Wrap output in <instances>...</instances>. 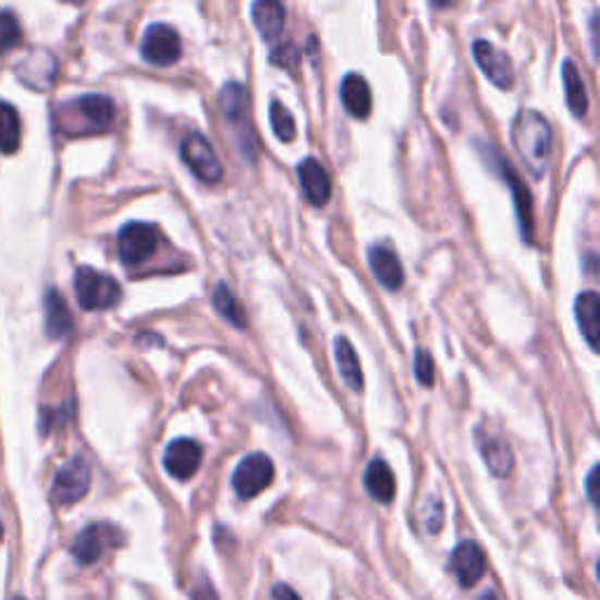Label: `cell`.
Masks as SVG:
<instances>
[{
	"instance_id": "1",
	"label": "cell",
	"mask_w": 600,
	"mask_h": 600,
	"mask_svg": "<svg viewBox=\"0 0 600 600\" xmlns=\"http://www.w3.org/2000/svg\"><path fill=\"white\" fill-rule=\"evenodd\" d=\"M512 144L528 172L535 179H542L553 144L549 120L537 111H521L512 122Z\"/></svg>"
},
{
	"instance_id": "2",
	"label": "cell",
	"mask_w": 600,
	"mask_h": 600,
	"mask_svg": "<svg viewBox=\"0 0 600 600\" xmlns=\"http://www.w3.org/2000/svg\"><path fill=\"white\" fill-rule=\"evenodd\" d=\"M221 111L225 122L233 127L237 136L242 156H246V160L254 162L258 144H256V134L249 118V97H246V89L240 83H228L221 89Z\"/></svg>"
},
{
	"instance_id": "3",
	"label": "cell",
	"mask_w": 600,
	"mask_h": 600,
	"mask_svg": "<svg viewBox=\"0 0 600 600\" xmlns=\"http://www.w3.org/2000/svg\"><path fill=\"white\" fill-rule=\"evenodd\" d=\"M75 296L83 310H109L122 298V289L111 274L95 268H78L75 272Z\"/></svg>"
},
{
	"instance_id": "4",
	"label": "cell",
	"mask_w": 600,
	"mask_h": 600,
	"mask_svg": "<svg viewBox=\"0 0 600 600\" xmlns=\"http://www.w3.org/2000/svg\"><path fill=\"white\" fill-rule=\"evenodd\" d=\"M160 246V230L150 223L132 221L120 230L118 256L125 266H142L150 256H156Z\"/></svg>"
},
{
	"instance_id": "5",
	"label": "cell",
	"mask_w": 600,
	"mask_h": 600,
	"mask_svg": "<svg viewBox=\"0 0 600 600\" xmlns=\"http://www.w3.org/2000/svg\"><path fill=\"white\" fill-rule=\"evenodd\" d=\"M181 160L191 167V172L205 183H219L223 179V164L217 150L203 134L191 132L181 142Z\"/></svg>"
},
{
	"instance_id": "6",
	"label": "cell",
	"mask_w": 600,
	"mask_h": 600,
	"mask_svg": "<svg viewBox=\"0 0 600 600\" xmlns=\"http://www.w3.org/2000/svg\"><path fill=\"white\" fill-rule=\"evenodd\" d=\"M274 479L272 460L264 453L246 455L233 474V488L242 500H252L264 492Z\"/></svg>"
},
{
	"instance_id": "7",
	"label": "cell",
	"mask_w": 600,
	"mask_h": 600,
	"mask_svg": "<svg viewBox=\"0 0 600 600\" xmlns=\"http://www.w3.org/2000/svg\"><path fill=\"white\" fill-rule=\"evenodd\" d=\"M91 486V469L87 465L85 457H71L66 465H61V469L54 476V486H52V495L59 504H75L81 502Z\"/></svg>"
},
{
	"instance_id": "8",
	"label": "cell",
	"mask_w": 600,
	"mask_h": 600,
	"mask_svg": "<svg viewBox=\"0 0 600 600\" xmlns=\"http://www.w3.org/2000/svg\"><path fill=\"white\" fill-rule=\"evenodd\" d=\"M183 52L181 36L176 34V28L167 26V24H152L144 34L142 40V54L152 66H169L179 61Z\"/></svg>"
},
{
	"instance_id": "9",
	"label": "cell",
	"mask_w": 600,
	"mask_h": 600,
	"mask_svg": "<svg viewBox=\"0 0 600 600\" xmlns=\"http://www.w3.org/2000/svg\"><path fill=\"white\" fill-rule=\"evenodd\" d=\"M203 465V445L195 439H174L164 451V469L176 481H188Z\"/></svg>"
},
{
	"instance_id": "10",
	"label": "cell",
	"mask_w": 600,
	"mask_h": 600,
	"mask_svg": "<svg viewBox=\"0 0 600 600\" xmlns=\"http://www.w3.org/2000/svg\"><path fill=\"white\" fill-rule=\"evenodd\" d=\"M472 50H474L476 66H479L486 73V78L492 85L500 87V89H510L514 85L512 61L502 50H498L495 45L488 42V40H476Z\"/></svg>"
},
{
	"instance_id": "11",
	"label": "cell",
	"mask_w": 600,
	"mask_h": 600,
	"mask_svg": "<svg viewBox=\"0 0 600 600\" xmlns=\"http://www.w3.org/2000/svg\"><path fill=\"white\" fill-rule=\"evenodd\" d=\"M118 535L120 532L113 526H109V523H91V526H87L78 537H75V542L71 547L75 561L81 565L97 563L103 556L106 547L115 544Z\"/></svg>"
},
{
	"instance_id": "12",
	"label": "cell",
	"mask_w": 600,
	"mask_h": 600,
	"mask_svg": "<svg viewBox=\"0 0 600 600\" xmlns=\"http://www.w3.org/2000/svg\"><path fill=\"white\" fill-rule=\"evenodd\" d=\"M451 573L460 581V587H465V589L474 587V584L486 575L483 549L472 540L460 542L455 547V551L451 553Z\"/></svg>"
},
{
	"instance_id": "13",
	"label": "cell",
	"mask_w": 600,
	"mask_h": 600,
	"mask_svg": "<svg viewBox=\"0 0 600 600\" xmlns=\"http://www.w3.org/2000/svg\"><path fill=\"white\" fill-rule=\"evenodd\" d=\"M71 109L85 122L83 132H106L115 120V103L103 95H87L75 99Z\"/></svg>"
},
{
	"instance_id": "14",
	"label": "cell",
	"mask_w": 600,
	"mask_h": 600,
	"mask_svg": "<svg viewBox=\"0 0 600 600\" xmlns=\"http://www.w3.org/2000/svg\"><path fill=\"white\" fill-rule=\"evenodd\" d=\"M298 179L303 193L307 197V203L315 207H325L331 199V179L327 174V169L321 167L315 158H305L298 164Z\"/></svg>"
},
{
	"instance_id": "15",
	"label": "cell",
	"mask_w": 600,
	"mask_h": 600,
	"mask_svg": "<svg viewBox=\"0 0 600 600\" xmlns=\"http://www.w3.org/2000/svg\"><path fill=\"white\" fill-rule=\"evenodd\" d=\"M368 264L376 274V280L390 291L402 289L404 284V268L399 264V256L390 249V246H374L368 249Z\"/></svg>"
},
{
	"instance_id": "16",
	"label": "cell",
	"mask_w": 600,
	"mask_h": 600,
	"mask_svg": "<svg viewBox=\"0 0 600 600\" xmlns=\"http://www.w3.org/2000/svg\"><path fill=\"white\" fill-rule=\"evenodd\" d=\"M341 99H343V106L345 111L352 115V118H368V113H371L374 109V97H371V87H368V83L364 81V75L359 73H347L343 78V85H341Z\"/></svg>"
},
{
	"instance_id": "17",
	"label": "cell",
	"mask_w": 600,
	"mask_h": 600,
	"mask_svg": "<svg viewBox=\"0 0 600 600\" xmlns=\"http://www.w3.org/2000/svg\"><path fill=\"white\" fill-rule=\"evenodd\" d=\"M476 439H479V449H481V455L486 460L488 469L495 474V476H506L512 472L514 467V453L510 449V443H506L500 434H492V432H483V429H479V434H476Z\"/></svg>"
},
{
	"instance_id": "18",
	"label": "cell",
	"mask_w": 600,
	"mask_h": 600,
	"mask_svg": "<svg viewBox=\"0 0 600 600\" xmlns=\"http://www.w3.org/2000/svg\"><path fill=\"white\" fill-rule=\"evenodd\" d=\"M364 486L368 490V495H371L380 504H390L394 500V492H396L394 474H392L390 465L380 457L368 463L366 474H364Z\"/></svg>"
},
{
	"instance_id": "19",
	"label": "cell",
	"mask_w": 600,
	"mask_h": 600,
	"mask_svg": "<svg viewBox=\"0 0 600 600\" xmlns=\"http://www.w3.org/2000/svg\"><path fill=\"white\" fill-rule=\"evenodd\" d=\"M252 17L264 40L272 42L282 36L284 17H286V10L282 3H277V0H258V3H254L252 8Z\"/></svg>"
},
{
	"instance_id": "20",
	"label": "cell",
	"mask_w": 600,
	"mask_h": 600,
	"mask_svg": "<svg viewBox=\"0 0 600 600\" xmlns=\"http://www.w3.org/2000/svg\"><path fill=\"white\" fill-rule=\"evenodd\" d=\"M45 331H48L50 338H66L73 331L69 305L54 289L45 294Z\"/></svg>"
},
{
	"instance_id": "21",
	"label": "cell",
	"mask_w": 600,
	"mask_h": 600,
	"mask_svg": "<svg viewBox=\"0 0 600 600\" xmlns=\"http://www.w3.org/2000/svg\"><path fill=\"white\" fill-rule=\"evenodd\" d=\"M333 350H335L338 374H341L343 382L347 384L352 392H362L364 390V374H362V366H359L355 347H352V343L347 341V338H338Z\"/></svg>"
},
{
	"instance_id": "22",
	"label": "cell",
	"mask_w": 600,
	"mask_h": 600,
	"mask_svg": "<svg viewBox=\"0 0 600 600\" xmlns=\"http://www.w3.org/2000/svg\"><path fill=\"white\" fill-rule=\"evenodd\" d=\"M20 73H22V81L26 85L36 87V89H48L54 83L57 61L50 52H40V54L28 57L20 66Z\"/></svg>"
},
{
	"instance_id": "23",
	"label": "cell",
	"mask_w": 600,
	"mask_h": 600,
	"mask_svg": "<svg viewBox=\"0 0 600 600\" xmlns=\"http://www.w3.org/2000/svg\"><path fill=\"white\" fill-rule=\"evenodd\" d=\"M500 167L504 169V179L512 183V191H514V203H516V213H518V223H521V235L523 240H532V197L530 193L523 188V183L521 179L512 172V167L510 162H504L500 160Z\"/></svg>"
},
{
	"instance_id": "24",
	"label": "cell",
	"mask_w": 600,
	"mask_h": 600,
	"mask_svg": "<svg viewBox=\"0 0 600 600\" xmlns=\"http://www.w3.org/2000/svg\"><path fill=\"white\" fill-rule=\"evenodd\" d=\"M575 315H577L581 335L587 338L589 347L598 350V294L596 291H584V294L577 296Z\"/></svg>"
},
{
	"instance_id": "25",
	"label": "cell",
	"mask_w": 600,
	"mask_h": 600,
	"mask_svg": "<svg viewBox=\"0 0 600 600\" xmlns=\"http://www.w3.org/2000/svg\"><path fill=\"white\" fill-rule=\"evenodd\" d=\"M563 85H565V99L575 118H584L589 111V97L587 87H584L581 75L575 66V61H565L563 64Z\"/></svg>"
},
{
	"instance_id": "26",
	"label": "cell",
	"mask_w": 600,
	"mask_h": 600,
	"mask_svg": "<svg viewBox=\"0 0 600 600\" xmlns=\"http://www.w3.org/2000/svg\"><path fill=\"white\" fill-rule=\"evenodd\" d=\"M211 303H213V310H217L225 321H230V325L237 327V329L246 327L244 307L237 303L235 294H233V291H230V286L225 282L217 284V289H213Z\"/></svg>"
},
{
	"instance_id": "27",
	"label": "cell",
	"mask_w": 600,
	"mask_h": 600,
	"mask_svg": "<svg viewBox=\"0 0 600 600\" xmlns=\"http://www.w3.org/2000/svg\"><path fill=\"white\" fill-rule=\"evenodd\" d=\"M22 144V122L14 106L0 101V152H14Z\"/></svg>"
},
{
	"instance_id": "28",
	"label": "cell",
	"mask_w": 600,
	"mask_h": 600,
	"mask_svg": "<svg viewBox=\"0 0 600 600\" xmlns=\"http://www.w3.org/2000/svg\"><path fill=\"white\" fill-rule=\"evenodd\" d=\"M270 125L277 138H282V142H294L296 138V120L280 101H272L270 106Z\"/></svg>"
},
{
	"instance_id": "29",
	"label": "cell",
	"mask_w": 600,
	"mask_h": 600,
	"mask_svg": "<svg viewBox=\"0 0 600 600\" xmlns=\"http://www.w3.org/2000/svg\"><path fill=\"white\" fill-rule=\"evenodd\" d=\"M22 38V28L17 17L12 12H0V57H3L8 50H12L14 45Z\"/></svg>"
},
{
	"instance_id": "30",
	"label": "cell",
	"mask_w": 600,
	"mask_h": 600,
	"mask_svg": "<svg viewBox=\"0 0 600 600\" xmlns=\"http://www.w3.org/2000/svg\"><path fill=\"white\" fill-rule=\"evenodd\" d=\"M413 371H415V378H418V382L423 384V388H432V384H434V362H432V357H429L427 350L420 347L418 352H415Z\"/></svg>"
},
{
	"instance_id": "31",
	"label": "cell",
	"mask_w": 600,
	"mask_h": 600,
	"mask_svg": "<svg viewBox=\"0 0 600 600\" xmlns=\"http://www.w3.org/2000/svg\"><path fill=\"white\" fill-rule=\"evenodd\" d=\"M270 61L277 66H286V69H296L298 61H301V52L294 42H284L282 48L272 50L270 54Z\"/></svg>"
},
{
	"instance_id": "32",
	"label": "cell",
	"mask_w": 600,
	"mask_h": 600,
	"mask_svg": "<svg viewBox=\"0 0 600 600\" xmlns=\"http://www.w3.org/2000/svg\"><path fill=\"white\" fill-rule=\"evenodd\" d=\"M425 526H427L429 532H439L441 530V526H443V504H441V500H437V504H434V514L427 510Z\"/></svg>"
},
{
	"instance_id": "33",
	"label": "cell",
	"mask_w": 600,
	"mask_h": 600,
	"mask_svg": "<svg viewBox=\"0 0 600 600\" xmlns=\"http://www.w3.org/2000/svg\"><path fill=\"white\" fill-rule=\"evenodd\" d=\"M272 600H301V598L294 589L286 587V584H277L272 589Z\"/></svg>"
},
{
	"instance_id": "34",
	"label": "cell",
	"mask_w": 600,
	"mask_h": 600,
	"mask_svg": "<svg viewBox=\"0 0 600 600\" xmlns=\"http://www.w3.org/2000/svg\"><path fill=\"white\" fill-rule=\"evenodd\" d=\"M596 476H598V467H593L587 476V492H589V500L596 504Z\"/></svg>"
},
{
	"instance_id": "35",
	"label": "cell",
	"mask_w": 600,
	"mask_h": 600,
	"mask_svg": "<svg viewBox=\"0 0 600 600\" xmlns=\"http://www.w3.org/2000/svg\"><path fill=\"white\" fill-rule=\"evenodd\" d=\"M591 48H593V54H598V12H593L591 17Z\"/></svg>"
},
{
	"instance_id": "36",
	"label": "cell",
	"mask_w": 600,
	"mask_h": 600,
	"mask_svg": "<svg viewBox=\"0 0 600 600\" xmlns=\"http://www.w3.org/2000/svg\"><path fill=\"white\" fill-rule=\"evenodd\" d=\"M0 540H3V523H0Z\"/></svg>"
},
{
	"instance_id": "37",
	"label": "cell",
	"mask_w": 600,
	"mask_h": 600,
	"mask_svg": "<svg viewBox=\"0 0 600 600\" xmlns=\"http://www.w3.org/2000/svg\"><path fill=\"white\" fill-rule=\"evenodd\" d=\"M14 600H24V598H14Z\"/></svg>"
}]
</instances>
